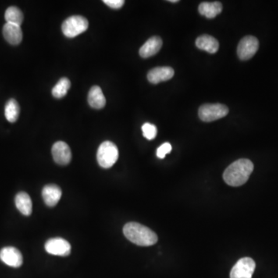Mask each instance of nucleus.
Listing matches in <instances>:
<instances>
[{"mask_svg": "<svg viewBox=\"0 0 278 278\" xmlns=\"http://www.w3.org/2000/svg\"><path fill=\"white\" fill-rule=\"evenodd\" d=\"M254 164L247 158H240L226 168L223 173V179L230 186L245 184L254 171Z\"/></svg>", "mask_w": 278, "mask_h": 278, "instance_id": "obj_1", "label": "nucleus"}, {"mask_svg": "<svg viewBox=\"0 0 278 278\" xmlns=\"http://www.w3.org/2000/svg\"><path fill=\"white\" fill-rule=\"evenodd\" d=\"M123 233L128 240L141 247H149L158 241V236L155 232L138 222H132L125 224Z\"/></svg>", "mask_w": 278, "mask_h": 278, "instance_id": "obj_2", "label": "nucleus"}, {"mask_svg": "<svg viewBox=\"0 0 278 278\" xmlns=\"http://www.w3.org/2000/svg\"><path fill=\"white\" fill-rule=\"evenodd\" d=\"M118 158V147L111 141H104L97 149V162L104 169H109L113 166Z\"/></svg>", "mask_w": 278, "mask_h": 278, "instance_id": "obj_3", "label": "nucleus"}, {"mask_svg": "<svg viewBox=\"0 0 278 278\" xmlns=\"http://www.w3.org/2000/svg\"><path fill=\"white\" fill-rule=\"evenodd\" d=\"M88 21L82 16H72L62 24V31L67 37H73L85 32L88 28Z\"/></svg>", "mask_w": 278, "mask_h": 278, "instance_id": "obj_4", "label": "nucleus"}, {"mask_svg": "<svg viewBox=\"0 0 278 278\" xmlns=\"http://www.w3.org/2000/svg\"><path fill=\"white\" fill-rule=\"evenodd\" d=\"M229 113V108L221 104H206L199 109V117L203 122H210L224 118Z\"/></svg>", "mask_w": 278, "mask_h": 278, "instance_id": "obj_5", "label": "nucleus"}, {"mask_svg": "<svg viewBox=\"0 0 278 278\" xmlns=\"http://www.w3.org/2000/svg\"><path fill=\"white\" fill-rule=\"evenodd\" d=\"M259 48V41L253 36L243 37L237 47V55L241 61H247L255 55Z\"/></svg>", "mask_w": 278, "mask_h": 278, "instance_id": "obj_6", "label": "nucleus"}, {"mask_svg": "<svg viewBox=\"0 0 278 278\" xmlns=\"http://www.w3.org/2000/svg\"><path fill=\"white\" fill-rule=\"evenodd\" d=\"M255 268L254 260L250 257H243L232 268L230 278H252Z\"/></svg>", "mask_w": 278, "mask_h": 278, "instance_id": "obj_7", "label": "nucleus"}, {"mask_svg": "<svg viewBox=\"0 0 278 278\" xmlns=\"http://www.w3.org/2000/svg\"><path fill=\"white\" fill-rule=\"evenodd\" d=\"M45 250L48 254L55 256L67 257L71 251V246L69 242L63 238H52L45 243Z\"/></svg>", "mask_w": 278, "mask_h": 278, "instance_id": "obj_8", "label": "nucleus"}, {"mask_svg": "<svg viewBox=\"0 0 278 278\" xmlns=\"http://www.w3.org/2000/svg\"><path fill=\"white\" fill-rule=\"evenodd\" d=\"M52 155L54 162L58 165H67L72 158L71 151L69 145L64 141H58L53 145Z\"/></svg>", "mask_w": 278, "mask_h": 278, "instance_id": "obj_9", "label": "nucleus"}, {"mask_svg": "<svg viewBox=\"0 0 278 278\" xmlns=\"http://www.w3.org/2000/svg\"><path fill=\"white\" fill-rule=\"evenodd\" d=\"M0 260L8 266L19 268L23 264V255L18 249L6 247L0 250Z\"/></svg>", "mask_w": 278, "mask_h": 278, "instance_id": "obj_10", "label": "nucleus"}, {"mask_svg": "<svg viewBox=\"0 0 278 278\" xmlns=\"http://www.w3.org/2000/svg\"><path fill=\"white\" fill-rule=\"evenodd\" d=\"M174 74V70L170 67H158L151 70L147 76L150 83L157 84L160 82L170 80L173 77Z\"/></svg>", "mask_w": 278, "mask_h": 278, "instance_id": "obj_11", "label": "nucleus"}, {"mask_svg": "<svg viewBox=\"0 0 278 278\" xmlns=\"http://www.w3.org/2000/svg\"><path fill=\"white\" fill-rule=\"evenodd\" d=\"M62 191L57 185L51 184L44 186L42 190V197L49 207H55L61 199Z\"/></svg>", "mask_w": 278, "mask_h": 278, "instance_id": "obj_12", "label": "nucleus"}, {"mask_svg": "<svg viewBox=\"0 0 278 278\" xmlns=\"http://www.w3.org/2000/svg\"><path fill=\"white\" fill-rule=\"evenodd\" d=\"M2 33L5 40L12 45H18L23 40V32L20 26L18 25L5 23L2 29Z\"/></svg>", "mask_w": 278, "mask_h": 278, "instance_id": "obj_13", "label": "nucleus"}, {"mask_svg": "<svg viewBox=\"0 0 278 278\" xmlns=\"http://www.w3.org/2000/svg\"><path fill=\"white\" fill-rule=\"evenodd\" d=\"M162 47V40L159 37H152L144 43L139 50L142 58H148L155 55Z\"/></svg>", "mask_w": 278, "mask_h": 278, "instance_id": "obj_14", "label": "nucleus"}, {"mask_svg": "<svg viewBox=\"0 0 278 278\" xmlns=\"http://www.w3.org/2000/svg\"><path fill=\"white\" fill-rule=\"evenodd\" d=\"M197 48L202 51H207L209 54H215L219 50V42L209 35H202L196 40Z\"/></svg>", "mask_w": 278, "mask_h": 278, "instance_id": "obj_15", "label": "nucleus"}, {"mask_svg": "<svg viewBox=\"0 0 278 278\" xmlns=\"http://www.w3.org/2000/svg\"><path fill=\"white\" fill-rule=\"evenodd\" d=\"M87 101L89 105L94 109H101L106 104V99L103 94L102 90L98 86H94L90 88Z\"/></svg>", "mask_w": 278, "mask_h": 278, "instance_id": "obj_16", "label": "nucleus"}, {"mask_svg": "<svg viewBox=\"0 0 278 278\" xmlns=\"http://www.w3.org/2000/svg\"><path fill=\"white\" fill-rule=\"evenodd\" d=\"M222 10V4L219 2H202L199 5V12L202 16L208 19H213L219 15Z\"/></svg>", "mask_w": 278, "mask_h": 278, "instance_id": "obj_17", "label": "nucleus"}, {"mask_svg": "<svg viewBox=\"0 0 278 278\" xmlns=\"http://www.w3.org/2000/svg\"><path fill=\"white\" fill-rule=\"evenodd\" d=\"M15 204L18 210L24 215H30L32 213V200L30 196L24 192L18 193L15 198Z\"/></svg>", "mask_w": 278, "mask_h": 278, "instance_id": "obj_18", "label": "nucleus"}, {"mask_svg": "<svg viewBox=\"0 0 278 278\" xmlns=\"http://www.w3.org/2000/svg\"><path fill=\"white\" fill-rule=\"evenodd\" d=\"M5 19L6 23L21 26L23 23V14L17 7H9L5 11Z\"/></svg>", "mask_w": 278, "mask_h": 278, "instance_id": "obj_19", "label": "nucleus"}, {"mask_svg": "<svg viewBox=\"0 0 278 278\" xmlns=\"http://www.w3.org/2000/svg\"><path fill=\"white\" fill-rule=\"evenodd\" d=\"M19 106L16 100L10 99L8 101L5 106V116L9 122H16L19 118Z\"/></svg>", "mask_w": 278, "mask_h": 278, "instance_id": "obj_20", "label": "nucleus"}, {"mask_svg": "<svg viewBox=\"0 0 278 278\" xmlns=\"http://www.w3.org/2000/svg\"><path fill=\"white\" fill-rule=\"evenodd\" d=\"M70 87V81L67 77H62L52 90V94L56 98H62L68 94Z\"/></svg>", "mask_w": 278, "mask_h": 278, "instance_id": "obj_21", "label": "nucleus"}, {"mask_svg": "<svg viewBox=\"0 0 278 278\" xmlns=\"http://www.w3.org/2000/svg\"><path fill=\"white\" fill-rule=\"evenodd\" d=\"M143 136L148 140H152L157 136V128L155 125L150 123H144L141 127Z\"/></svg>", "mask_w": 278, "mask_h": 278, "instance_id": "obj_22", "label": "nucleus"}, {"mask_svg": "<svg viewBox=\"0 0 278 278\" xmlns=\"http://www.w3.org/2000/svg\"><path fill=\"white\" fill-rule=\"evenodd\" d=\"M172 151V145L169 143L166 142L162 144L157 149L156 155L158 158H164L167 154H169Z\"/></svg>", "mask_w": 278, "mask_h": 278, "instance_id": "obj_23", "label": "nucleus"}, {"mask_svg": "<svg viewBox=\"0 0 278 278\" xmlns=\"http://www.w3.org/2000/svg\"><path fill=\"white\" fill-rule=\"evenodd\" d=\"M103 2L112 9H118L123 6L125 1L123 0H104Z\"/></svg>", "mask_w": 278, "mask_h": 278, "instance_id": "obj_24", "label": "nucleus"}, {"mask_svg": "<svg viewBox=\"0 0 278 278\" xmlns=\"http://www.w3.org/2000/svg\"><path fill=\"white\" fill-rule=\"evenodd\" d=\"M169 2H179V1H178V0H170V1H169Z\"/></svg>", "mask_w": 278, "mask_h": 278, "instance_id": "obj_25", "label": "nucleus"}]
</instances>
